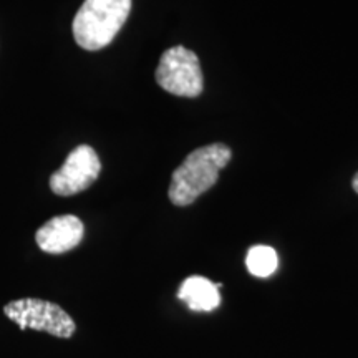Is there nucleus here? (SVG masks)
<instances>
[{"mask_svg":"<svg viewBox=\"0 0 358 358\" xmlns=\"http://www.w3.org/2000/svg\"><path fill=\"white\" fill-rule=\"evenodd\" d=\"M232 158L231 150L222 143L203 146L186 156L174 169L169 186V199L176 206H189L203 192L217 182L219 171Z\"/></svg>","mask_w":358,"mask_h":358,"instance_id":"1","label":"nucleus"},{"mask_svg":"<svg viewBox=\"0 0 358 358\" xmlns=\"http://www.w3.org/2000/svg\"><path fill=\"white\" fill-rule=\"evenodd\" d=\"M131 0H85L73 19V37L83 50L96 52L108 47L123 29Z\"/></svg>","mask_w":358,"mask_h":358,"instance_id":"2","label":"nucleus"},{"mask_svg":"<svg viewBox=\"0 0 358 358\" xmlns=\"http://www.w3.org/2000/svg\"><path fill=\"white\" fill-rule=\"evenodd\" d=\"M155 75L159 87L176 96L194 98L203 93L204 78L199 58L181 45L168 48L161 55Z\"/></svg>","mask_w":358,"mask_h":358,"instance_id":"3","label":"nucleus"},{"mask_svg":"<svg viewBox=\"0 0 358 358\" xmlns=\"http://www.w3.org/2000/svg\"><path fill=\"white\" fill-rule=\"evenodd\" d=\"M3 313L22 330L32 329L60 338H70L77 329L73 319L64 308L40 299H19L8 302L3 307Z\"/></svg>","mask_w":358,"mask_h":358,"instance_id":"4","label":"nucleus"},{"mask_svg":"<svg viewBox=\"0 0 358 358\" xmlns=\"http://www.w3.org/2000/svg\"><path fill=\"white\" fill-rule=\"evenodd\" d=\"M100 171L101 163L96 151L88 145H80L66 156L64 166L50 176V189L58 196H75L88 189Z\"/></svg>","mask_w":358,"mask_h":358,"instance_id":"5","label":"nucleus"},{"mask_svg":"<svg viewBox=\"0 0 358 358\" xmlns=\"http://www.w3.org/2000/svg\"><path fill=\"white\" fill-rule=\"evenodd\" d=\"M83 232V222L73 214H65L45 222L35 234V241L43 252L64 254L82 243Z\"/></svg>","mask_w":358,"mask_h":358,"instance_id":"6","label":"nucleus"},{"mask_svg":"<svg viewBox=\"0 0 358 358\" xmlns=\"http://www.w3.org/2000/svg\"><path fill=\"white\" fill-rule=\"evenodd\" d=\"M178 297L194 312H211L221 302L217 285L201 275L187 277L179 287Z\"/></svg>","mask_w":358,"mask_h":358,"instance_id":"7","label":"nucleus"},{"mask_svg":"<svg viewBox=\"0 0 358 358\" xmlns=\"http://www.w3.org/2000/svg\"><path fill=\"white\" fill-rule=\"evenodd\" d=\"M245 266L252 275L268 277L279 267V257L275 250L268 245H254L249 249L248 257H245Z\"/></svg>","mask_w":358,"mask_h":358,"instance_id":"8","label":"nucleus"},{"mask_svg":"<svg viewBox=\"0 0 358 358\" xmlns=\"http://www.w3.org/2000/svg\"><path fill=\"white\" fill-rule=\"evenodd\" d=\"M352 186H353V189H355V192L358 194V173L355 174V178H353V181H352Z\"/></svg>","mask_w":358,"mask_h":358,"instance_id":"9","label":"nucleus"}]
</instances>
